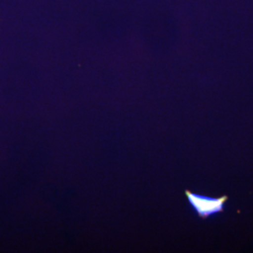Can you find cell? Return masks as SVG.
I'll list each match as a JSON object with an SVG mask.
<instances>
[{
	"label": "cell",
	"instance_id": "cell-1",
	"mask_svg": "<svg viewBox=\"0 0 253 253\" xmlns=\"http://www.w3.org/2000/svg\"><path fill=\"white\" fill-rule=\"evenodd\" d=\"M185 193L190 208L202 219L213 217L225 210L227 196L213 198L190 192V190H186Z\"/></svg>",
	"mask_w": 253,
	"mask_h": 253
}]
</instances>
